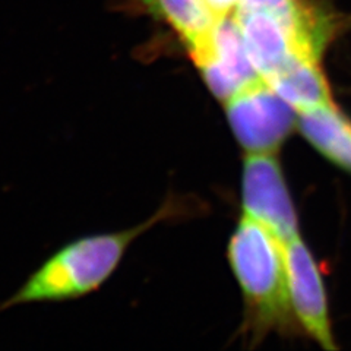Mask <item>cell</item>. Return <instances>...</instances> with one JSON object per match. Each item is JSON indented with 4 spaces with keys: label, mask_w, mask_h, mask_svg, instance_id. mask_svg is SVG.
Wrapping results in <instances>:
<instances>
[{
    "label": "cell",
    "mask_w": 351,
    "mask_h": 351,
    "mask_svg": "<svg viewBox=\"0 0 351 351\" xmlns=\"http://www.w3.org/2000/svg\"><path fill=\"white\" fill-rule=\"evenodd\" d=\"M228 259L245 295L246 328L252 339L294 329L298 321L290 303L285 241L243 214L230 240Z\"/></svg>",
    "instance_id": "6da1fadb"
},
{
    "label": "cell",
    "mask_w": 351,
    "mask_h": 351,
    "mask_svg": "<svg viewBox=\"0 0 351 351\" xmlns=\"http://www.w3.org/2000/svg\"><path fill=\"white\" fill-rule=\"evenodd\" d=\"M171 211L174 208L164 205L148 221L134 228L86 236L66 245L44 262L12 298L0 304V311L19 304L71 300L98 290L113 276L129 246Z\"/></svg>",
    "instance_id": "7a4b0ae2"
},
{
    "label": "cell",
    "mask_w": 351,
    "mask_h": 351,
    "mask_svg": "<svg viewBox=\"0 0 351 351\" xmlns=\"http://www.w3.org/2000/svg\"><path fill=\"white\" fill-rule=\"evenodd\" d=\"M224 104L233 134L247 154L277 152L298 128V112L262 78Z\"/></svg>",
    "instance_id": "3957f363"
},
{
    "label": "cell",
    "mask_w": 351,
    "mask_h": 351,
    "mask_svg": "<svg viewBox=\"0 0 351 351\" xmlns=\"http://www.w3.org/2000/svg\"><path fill=\"white\" fill-rule=\"evenodd\" d=\"M188 51L208 88L224 103L261 80L234 12L219 16L211 34Z\"/></svg>",
    "instance_id": "277c9868"
},
{
    "label": "cell",
    "mask_w": 351,
    "mask_h": 351,
    "mask_svg": "<svg viewBox=\"0 0 351 351\" xmlns=\"http://www.w3.org/2000/svg\"><path fill=\"white\" fill-rule=\"evenodd\" d=\"M241 195L243 214L258 219L284 241L299 236L291 196L274 152L247 154Z\"/></svg>",
    "instance_id": "5b68a950"
},
{
    "label": "cell",
    "mask_w": 351,
    "mask_h": 351,
    "mask_svg": "<svg viewBox=\"0 0 351 351\" xmlns=\"http://www.w3.org/2000/svg\"><path fill=\"white\" fill-rule=\"evenodd\" d=\"M290 303L295 321L322 348L337 350L321 271L300 236L285 241Z\"/></svg>",
    "instance_id": "8992f818"
},
{
    "label": "cell",
    "mask_w": 351,
    "mask_h": 351,
    "mask_svg": "<svg viewBox=\"0 0 351 351\" xmlns=\"http://www.w3.org/2000/svg\"><path fill=\"white\" fill-rule=\"evenodd\" d=\"M233 12L252 63L262 80L269 78L293 58L311 56L299 47L290 32L274 16L254 10L234 9Z\"/></svg>",
    "instance_id": "52a82bcc"
},
{
    "label": "cell",
    "mask_w": 351,
    "mask_h": 351,
    "mask_svg": "<svg viewBox=\"0 0 351 351\" xmlns=\"http://www.w3.org/2000/svg\"><path fill=\"white\" fill-rule=\"evenodd\" d=\"M236 9L274 16L290 32L304 53L319 59L332 34V22L304 0H240Z\"/></svg>",
    "instance_id": "ba28073f"
},
{
    "label": "cell",
    "mask_w": 351,
    "mask_h": 351,
    "mask_svg": "<svg viewBox=\"0 0 351 351\" xmlns=\"http://www.w3.org/2000/svg\"><path fill=\"white\" fill-rule=\"evenodd\" d=\"M263 81L298 113L335 104L319 59L316 58H293Z\"/></svg>",
    "instance_id": "9c48e42d"
},
{
    "label": "cell",
    "mask_w": 351,
    "mask_h": 351,
    "mask_svg": "<svg viewBox=\"0 0 351 351\" xmlns=\"http://www.w3.org/2000/svg\"><path fill=\"white\" fill-rule=\"evenodd\" d=\"M298 129L324 157L351 173V120L335 104L298 113Z\"/></svg>",
    "instance_id": "30bf717a"
},
{
    "label": "cell",
    "mask_w": 351,
    "mask_h": 351,
    "mask_svg": "<svg viewBox=\"0 0 351 351\" xmlns=\"http://www.w3.org/2000/svg\"><path fill=\"white\" fill-rule=\"evenodd\" d=\"M191 50L204 41L219 18L208 0H142Z\"/></svg>",
    "instance_id": "8fae6325"
},
{
    "label": "cell",
    "mask_w": 351,
    "mask_h": 351,
    "mask_svg": "<svg viewBox=\"0 0 351 351\" xmlns=\"http://www.w3.org/2000/svg\"><path fill=\"white\" fill-rule=\"evenodd\" d=\"M208 2H210L218 16H223L233 12L240 0H208Z\"/></svg>",
    "instance_id": "7c38bea8"
}]
</instances>
